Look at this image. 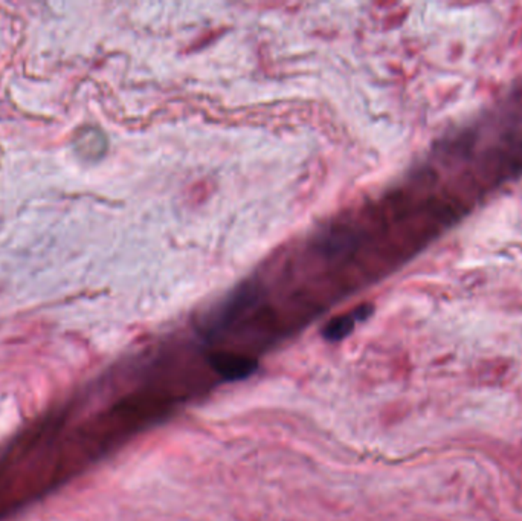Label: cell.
I'll return each mask as SVG.
<instances>
[{"mask_svg":"<svg viewBox=\"0 0 522 521\" xmlns=\"http://www.w3.org/2000/svg\"><path fill=\"white\" fill-rule=\"evenodd\" d=\"M373 314V306L371 304H364V306H359L356 309H353L348 314H344L333 318L330 323H328L324 327V338L330 340V341H339L345 338L355 326L360 322H364L369 315Z\"/></svg>","mask_w":522,"mask_h":521,"instance_id":"obj_1","label":"cell"}]
</instances>
